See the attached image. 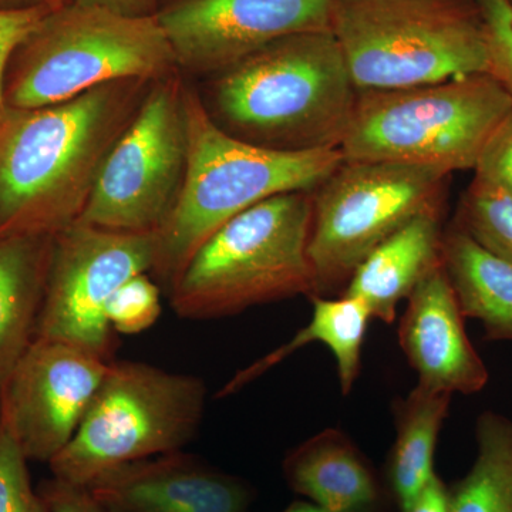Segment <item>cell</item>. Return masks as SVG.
I'll use <instances>...</instances> for the list:
<instances>
[{
	"label": "cell",
	"mask_w": 512,
	"mask_h": 512,
	"mask_svg": "<svg viewBox=\"0 0 512 512\" xmlns=\"http://www.w3.org/2000/svg\"><path fill=\"white\" fill-rule=\"evenodd\" d=\"M29 460L0 413V512H50L30 480Z\"/></svg>",
	"instance_id": "obj_24"
},
{
	"label": "cell",
	"mask_w": 512,
	"mask_h": 512,
	"mask_svg": "<svg viewBox=\"0 0 512 512\" xmlns=\"http://www.w3.org/2000/svg\"><path fill=\"white\" fill-rule=\"evenodd\" d=\"M330 32L357 90L490 73L476 0H333Z\"/></svg>",
	"instance_id": "obj_6"
},
{
	"label": "cell",
	"mask_w": 512,
	"mask_h": 512,
	"mask_svg": "<svg viewBox=\"0 0 512 512\" xmlns=\"http://www.w3.org/2000/svg\"><path fill=\"white\" fill-rule=\"evenodd\" d=\"M474 173L512 198V111L491 136Z\"/></svg>",
	"instance_id": "obj_27"
},
{
	"label": "cell",
	"mask_w": 512,
	"mask_h": 512,
	"mask_svg": "<svg viewBox=\"0 0 512 512\" xmlns=\"http://www.w3.org/2000/svg\"><path fill=\"white\" fill-rule=\"evenodd\" d=\"M72 0H0V10L29 8H59Z\"/></svg>",
	"instance_id": "obj_32"
},
{
	"label": "cell",
	"mask_w": 512,
	"mask_h": 512,
	"mask_svg": "<svg viewBox=\"0 0 512 512\" xmlns=\"http://www.w3.org/2000/svg\"><path fill=\"white\" fill-rule=\"evenodd\" d=\"M183 73L156 80L101 168L82 224L151 234L164 227L183 192L188 128Z\"/></svg>",
	"instance_id": "obj_10"
},
{
	"label": "cell",
	"mask_w": 512,
	"mask_h": 512,
	"mask_svg": "<svg viewBox=\"0 0 512 512\" xmlns=\"http://www.w3.org/2000/svg\"><path fill=\"white\" fill-rule=\"evenodd\" d=\"M406 512H450L448 485L439 474L433 477Z\"/></svg>",
	"instance_id": "obj_30"
},
{
	"label": "cell",
	"mask_w": 512,
	"mask_h": 512,
	"mask_svg": "<svg viewBox=\"0 0 512 512\" xmlns=\"http://www.w3.org/2000/svg\"><path fill=\"white\" fill-rule=\"evenodd\" d=\"M53 235H0V394L35 340Z\"/></svg>",
	"instance_id": "obj_18"
},
{
	"label": "cell",
	"mask_w": 512,
	"mask_h": 512,
	"mask_svg": "<svg viewBox=\"0 0 512 512\" xmlns=\"http://www.w3.org/2000/svg\"><path fill=\"white\" fill-rule=\"evenodd\" d=\"M148 275L128 279L107 302L106 316L114 332L137 335L150 329L160 318L161 288Z\"/></svg>",
	"instance_id": "obj_25"
},
{
	"label": "cell",
	"mask_w": 512,
	"mask_h": 512,
	"mask_svg": "<svg viewBox=\"0 0 512 512\" xmlns=\"http://www.w3.org/2000/svg\"><path fill=\"white\" fill-rule=\"evenodd\" d=\"M311 302V322L284 345L238 370L221 387L218 399H227L241 392L245 386L254 383L303 346L313 342L323 343L335 356L340 392L345 396L352 392L362 369L363 345L372 315L365 303L353 296H312Z\"/></svg>",
	"instance_id": "obj_19"
},
{
	"label": "cell",
	"mask_w": 512,
	"mask_h": 512,
	"mask_svg": "<svg viewBox=\"0 0 512 512\" xmlns=\"http://www.w3.org/2000/svg\"><path fill=\"white\" fill-rule=\"evenodd\" d=\"M154 82L116 80L0 117V235H55L79 221L107 157Z\"/></svg>",
	"instance_id": "obj_1"
},
{
	"label": "cell",
	"mask_w": 512,
	"mask_h": 512,
	"mask_svg": "<svg viewBox=\"0 0 512 512\" xmlns=\"http://www.w3.org/2000/svg\"><path fill=\"white\" fill-rule=\"evenodd\" d=\"M333 0H165L156 18L187 77H210L296 33L330 29Z\"/></svg>",
	"instance_id": "obj_12"
},
{
	"label": "cell",
	"mask_w": 512,
	"mask_h": 512,
	"mask_svg": "<svg viewBox=\"0 0 512 512\" xmlns=\"http://www.w3.org/2000/svg\"><path fill=\"white\" fill-rule=\"evenodd\" d=\"M477 456L470 471L448 487L450 512H512V419L481 413Z\"/></svg>",
	"instance_id": "obj_22"
},
{
	"label": "cell",
	"mask_w": 512,
	"mask_h": 512,
	"mask_svg": "<svg viewBox=\"0 0 512 512\" xmlns=\"http://www.w3.org/2000/svg\"><path fill=\"white\" fill-rule=\"evenodd\" d=\"M111 362L57 340L35 339L0 394L29 461L53 460L73 439Z\"/></svg>",
	"instance_id": "obj_13"
},
{
	"label": "cell",
	"mask_w": 512,
	"mask_h": 512,
	"mask_svg": "<svg viewBox=\"0 0 512 512\" xmlns=\"http://www.w3.org/2000/svg\"><path fill=\"white\" fill-rule=\"evenodd\" d=\"M511 2H512V0H511Z\"/></svg>",
	"instance_id": "obj_34"
},
{
	"label": "cell",
	"mask_w": 512,
	"mask_h": 512,
	"mask_svg": "<svg viewBox=\"0 0 512 512\" xmlns=\"http://www.w3.org/2000/svg\"><path fill=\"white\" fill-rule=\"evenodd\" d=\"M279 512H333L325 510V508L319 507V505L311 503V501H295L291 505L285 508V510Z\"/></svg>",
	"instance_id": "obj_33"
},
{
	"label": "cell",
	"mask_w": 512,
	"mask_h": 512,
	"mask_svg": "<svg viewBox=\"0 0 512 512\" xmlns=\"http://www.w3.org/2000/svg\"><path fill=\"white\" fill-rule=\"evenodd\" d=\"M457 225L512 265V198L474 177L461 201Z\"/></svg>",
	"instance_id": "obj_23"
},
{
	"label": "cell",
	"mask_w": 512,
	"mask_h": 512,
	"mask_svg": "<svg viewBox=\"0 0 512 512\" xmlns=\"http://www.w3.org/2000/svg\"><path fill=\"white\" fill-rule=\"evenodd\" d=\"M50 512H106L86 485L66 483L52 477L37 487Z\"/></svg>",
	"instance_id": "obj_29"
},
{
	"label": "cell",
	"mask_w": 512,
	"mask_h": 512,
	"mask_svg": "<svg viewBox=\"0 0 512 512\" xmlns=\"http://www.w3.org/2000/svg\"><path fill=\"white\" fill-rule=\"evenodd\" d=\"M512 94L491 73L390 90H357L342 151L349 161L474 170Z\"/></svg>",
	"instance_id": "obj_7"
},
{
	"label": "cell",
	"mask_w": 512,
	"mask_h": 512,
	"mask_svg": "<svg viewBox=\"0 0 512 512\" xmlns=\"http://www.w3.org/2000/svg\"><path fill=\"white\" fill-rule=\"evenodd\" d=\"M157 232L133 234L74 222L52 238L35 339L69 343L113 362L119 339L107 302L133 276L151 274Z\"/></svg>",
	"instance_id": "obj_11"
},
{
	"label": "cell",
	"mask_w": 512,
	"mask_h": 512,
	"mask_svg": "<svg viewBox=\"0 0 512 512\" xmlns=\"http://www.w3.org/2000/svg\"><path fill=\"white\" fill-rule=\"evenodd\" d=\"M82 5L99 6L126 16H154L160 0H74Z\"/></svg>",
	"instance_id": "obj_31"
},
{
	"label": "cell",
	"mask_w": 512,
	"mask_h": 512,
	"mask_svg": "<svg viewBox=\"0 0 512 512\" xmlns=\"http://www.w3.org/2000/svg\"><path fill=\"white\" fill-rule=\"evenodd\" d=\"M188 171L177 207L157 232L151 274L170 293L197 249L232 218L276 195L315 191L345 160L340 148L279 151L229 136L185 76Z\"/></svg>",
	"instance_id": "obj_3"
},
{
	"label": "cell",
	"mask_w": 512,
	"mask_h": 512,
	"mask_svg": "<svg viewBox=\"0 0 512 512\" xmlns=\"http://www.w3.org/2000/svg\"><path fill=\"white\" fill-rule=\"evenodd\" d=\"M453 394L417 384L392 404L396 437L387 454L383 481L399 512H406L436 476L437 441L450 410Z\"/></svg>",
	"instance_id": "obj_21"
},
{
	"label": "cell",
	"mask_w": 512,
	"mask_h": 512,
	"mask_svg": "<svg viewBox=\"0 0 512 512\" xmlns=\"http://www.w3.org/2000/svg\"><path fill=\"white\" fill-rule=\"evenodd\" d=\"M397 338L420 386L441 393L474 394L490 373L471 343L456 292L443 261L424 276L406 299Z\"/></svg>",
	"instance_id": "obj_15"
},
{
	"label": "cell",
	"mask_w": 512,
	"mask_h": 512,
	"mask_svg": "<svg viewBox=\"0 0 512 512\" xmlns=\"http://www.w3.org/2000/svg\"><path fill=\"white\" fill-rule=\"evenodd\" d=\"M205 79L198 92L211 120L271 150L342 147L357 99L330 29L282 37Z\"/></svg>",
	"instance_id": "obj_2"
},
{
	"label": "cell",
	"mask_w": 512,
	"mask_h": 512,
	"mask_svg": "<svg viewBox=\"0 0 512 512\" xmlns=\"http://www.w3.org/2000/svg\"><path fill=\"white\" fill-rule=\"evenodd\" d=\"M443 235L441 212L414 218L363 259L340 295L360 299L372 319L392 325L400 302L441 264Z\"/></svg>",
	"instance_id": "obj_17"
},
{
	"label": "cell",
	"mask_w": 512,
	"mask_h": 512,
	"mask_svg": "<svg viewBox=\"0 0 512 512\" xmlns=\"http://www.w3.org/2000/svg\"><path fill=\"white\" fill-rule=\"evenodd\" d=\"M205 407L201 377L113 360L73 439L50 461L52 477L89 485L111 468L181 451Z\"/></svg>",
	"instance_id": "obj_8"
},
{
	"label": "cell",
	"mask_w": 512,
	"mask_h": 512,
	"mask_svg": "<svg viewBox=\"0 0 512 512\" xmlns=\"http://www.w3.org/2000/svg\"><path fill=\"white\" fill-rule=\"evenodd\" d=\"M483 16L490 73L512 94V2L511 0H476Z\"/></svg>",
	"instance_id": "obj_26"
},
{
	"label": "cell",
	"mask_w": 512,
	"mask_h": 512,
	"mask_svg": "<svg viewBox=\"0 0 512 512\" xmlns=\"http://www.w3.org/2000/svg\"><path fill=\"white\" fill-rule=\"evenodd\" d=\"M86 487L106 512H248L255 495L183 450L111 468Z\"/></svg>",
	"instance_id": "obj_14"
},
{
	"label": "cell",
	"mask_w": 512,
	"mask_h": 512,
	"mask_svg": "<svg viewBox=\"0 0 512 512\" xmlns=\"http://www.w3.org/2000/svg\"><path fill=\"white\" fill-rule=\"evenodd\" d=\"M441 261L464 318L483 325L485 339L512 342V265L456 222L444 229Z\"/></svg>",
	"instance_id": "obj_20"
},
{
	"label": "cell",
	"mask_w": 512,
	"mask_h": 512,
	"mask_svg": "<svg viewBox=\"0 0 512 512\" xmlns=\"http://www.w3.org/2000/svg\"><path fill=\"white\" fill-rule=\"evenodd\" d=\"M313 191L276 195L222 225L168 293L180 318L210 320L318 295L309 258Z\"/></svg>",
	"instance_id": "obj_4"
},
{
	"label": "cell",
	"mask_w": 512,
	"mask_h": 512,
	"mask_svg": "<svg viewBox=\"0 0 512 512\" xmlns=\"http://www.w3.org/2000/svg\"><path fill=\"white\" fill-rule=\"evenodd\" d=\"M55 9V8H53ZM50 8L0 10V117L5 111L3 84L10 59Z\"/></svg>",
	"instance_id": "obj_28"
},
{
	"label": "cell",
	"mask_w": 512,
	"mask_h": 512,
	"mask_svg": "<svg viewBox=\"0 0 512 512\" xmlns=\"http://www.w3.org/2000/svg\"><path fill=\"white\" fill-rule=\"evenodd\" d=\"M282 473L293 493L333 512H393L382 474L345 431L326 429L292 448Z\"/></svg>",
	"instance_id": "obj_16"
},
{
	"label": "cell",
	"mask_w": 512,
	"mask_h": 512,
	"mask_svg": "<svg viewBox=\"0 0 512 512\" xmlns=\"http://www.w3.org/2000/svg\"><path fill=\"white\" fill-rule=\"evenodd\" d=\"M448 178L437 168L343 160L312 192L316 296L345 291L363 259L414 218L444 214Z\"/></svg>",
	"instance_id": "obj_9"
},
{
	"label": "cell",
	"mask_w": 512,
	"mask_h": 512,
	"mask_svg": "<svg viewBox=\"0 0 512 512\" xmlns=\"http://www.w3.org/2000/svg\"><path fill=\"white\" fill-rule=\"evenodd\" d=\"M181 73L156 16H126L72 0L49 10L10 59L3 99L10 109L72 100L116 80Z\"/></svg>",
	"instance_id": "obj_5"
}]
</instances>
